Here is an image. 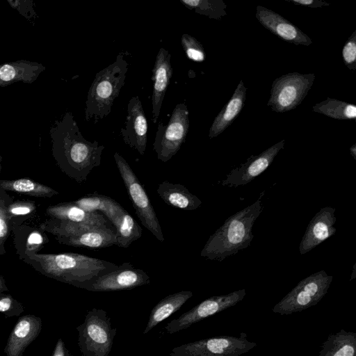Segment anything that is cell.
I'll return each instance as SVG.
<instances>
[{
  "label": "cell",
  "mask_w": 356,
  "mask_h": 356,
  "mask_svg": "<svg viewBox=\"0 0 356 356\" xmlns=\"http://www.w3.org/2000/svg\"><path fill=\"white\" fill-rule=\"evenodd\" d=\"M50 136L60 160L77 181H85L93 168L100 165L105 147L83 136L70 111L55 121Z\"/></svg>",
  "instance_id": "1"
},
{
  "label": "cell",
  "mask_w": 356,
  "mask_h": 356,
  "mask_svg": "<svg viewBox=\"0 0 356 356\" xmlns=\"http://www.w3.org/2000/svg\"><path fill=\"white\" fill-rule=\"evenodd\" d=\"M264 193H261L253 204L227 218L210 236L200 252V256L220 261L247 248L254 237L252 232L254 223L263 211Z\"/></svg>",
  "instance_id": "2"
},
{
  "label": "cell",
  "mask_w": 356,
  "mask_h": 356,
  "mask_svg": "<svg viewBox=\"0 0 356 356\" xmlns=\"http://www.w3.org/2000/svg\"><path fill=\"white\" fill-rule=\"evenodd\" d=\"M129 55L127 51L119 53L115 61L96 74L86 100V121L96 124L111 113L115 99L125 84Z\"/></svg>",
  "instance_id": "3"
},
{
  "label": "cell",
  "mask_w": 356,
  "mask_h": 356,
  "mask_svg": "<svg viewBox=\"0 0 356 356\" xmlns=\"http://www.w3.org/2000/svg\"><path fill=\"white\" fill-rule=\"evenodd\" d=\"M47 276L77 286L118 267L104 259L78 253L35 254Z\"/></svg>",
  "instance_id": "4"
},
{
  "label": "cell",
  "mask_w": 356,
  "mask_h": 356,
  "mask_svg": "<svg viewBox=\"0 0 356 356\" xmlns=\"http://www.w3.org/2000/svg\"><path fill=\"white\" fill-rule=\"evenodd\" d=\"M76 330L78 346L83 356L109 355L116 328L112 327L111 318L104 310L92 309Z\"/></svg>",
  "instance_id": "5"
},
{
  "label": "cell",
  "mask_w": 356,
  "mask_h": 356,
  "mask_svg": "<svg viewBox=\"0 0 356 356\" xmlns=\"http://www.w3.org/2000/svg\"><path fill=\"white\" fill-rule=\"evenodd\" d=\"M333 276L321 270L300 281L272 309L274 313L289 315L316 305L327 293Z\"/></svg>",
  "instance_id": "6"
},
{
  "label": "cell",
  "mask_w": 356,
  "mask_h": 356,
  "mask_svg": "<svg viewBox=\"0 0 356 356\" xmlns=\"http://www.w3.org/2000/svg\"><path fill=\"white\" fill-rule=\"evenodd\" d=\"M113 156L138 218L147 229L159 241L163 242L159 219L143 186L125 159L118 152Z\"/></svg>",
  "instance_id": "7"
},
{
  "label": "cell",
  "mask_w": 356,
  "mask_h": 356,
  "mask_svg": "<svg viewBox=\"0 0 356 356\" xmlns=\"http://www.w3.org/2000/svg\"><path fill=\"white\" fill-rule=\"evenodd\" d=\"M51 230L60 243L69 245L100 249L115 245V230L113 227L57 220L51 224Z\"/></svg>",
  "instance_id": "8"
},
{
  "label": "cell",
  "mask_w": 356,
  "mask_h": 356,
  "mask_svg": "<svg viewBox=\"0 0 356 356\" xmlns=\"http://www.w3.org/2000/svg\"><path fill=\"white\" fill-rule=\"evenodd\" d=\"M315 74L289 72L276 78L272 83L267 106L277 113H285L297 108L311 89Z\"/></svg>",
  "instance_id": "9"
},
{
  "label": "cell",
  "mask_w": 356,
  "mask_h": 356,
  "mask_svg": "<svg viewBox=\"0 0 356 356\" xmlns=\"http://www.w3.org/2000/svg\"><path fill=\"white\" fill-rule=\"evenodd\" d=\"M189 129V112L184 103L177 104L174 108L167 124H158L153 150L157 159L167 162L179 150L184 143Z\"/></svg>",
  "instance_id": "10"
},
{
  "label": "cell",
  "mask_w": 356,
  "mask_h": 356,
  "mask_svg": "<svg viewBox=\"0 0 356 356\" xmlns=\"http://www.w3.org/2000/svg\"><path fill=\"white\" fill-rule=\"evenodd\" d=\"M256 346L244 333L240 337L218 336L175 347L170 356H239Z\"/></svg>",
  "instance_id": "11"
},
{
  "label": "cell",
  "mask_w": 356,
  "mask_h": 356,
  "mask_svg": "<svg viewBox=\"0 0 356 356\" xmlns=\"http://www.w3.org/2000/svg\"><path fill=\"white\" fill-rule=\"evenodd\" d=\"M245 294V289H240L228 294L210 297L172 320L165 325V330L168 334H174L186 329L195 323L234 306L243 299Z\"/></svg>",
  "instance_id": "12"
},
{
  "label": "cell",
  "mask_w": 356,
  "mask_h": 356,
  "mask_svg": "<svg viewBox=\"0 0 356 356\" xmlns=\"http://www.w3.org/2000/svg\"><path fill=\"white\" fill-rule=\"evenodd\" d=\"M150 282L149 275L142 269L125 262L117 268L76 287L95 292L129 290Z\"/></svg>",
  "instance_id": "13"
},
{
  "label": "cell",
  "mask_w": 356,
  "mask_h": 356,
  "mask_svg": "<svg viewBox=\"0 0 356 356\" xmlns=\"http://www.w3.org/2000/svg\"><path fill=\"white\" fill-rule=\"evenodd\" d=\"M284 143L285 140L283 139L258 155L248 158L245 163L232 169L226 178L220 181V184L236 188L252 181L269 167L278 152L283 149Z\"/></svg>",
  "instance_id": "14"
},
{
  "label": "cell",
  "mask_w": 356,
  "mask_h": 356,
  "mask_svg": "<svg viewBox=\"0 0 356 356\" xmlns=\"http://www.w3.org/2000/svg\"><path fill=\"white\" fill-rule=\"evenodd\" d=\"M147 129L142 103L138 96L132 97L127 104V115L120 134L126 145L143 155L147 143Z\"/></svg>",
  "instance_id": "15"
},
{
  "label": "cell",
  "mask_w": 356,
  "mask_h": 356,
  "mask_svg": "<svg viewBox=\"0 0 356 356\" xmlns=\"http://www.w3.org/2000/svg\"><path fill=\"white\" fill-rule=\"evenodd\" d=\"M256 19L267 30L296 45L309 46L312 39L298 27L277 13L261 6L256 7Z\"/></svg>",
  "instance_id": "16"
},
{
  "label": "cell",
  "mask_w": 356,
  "mask_h": 356,
  "mask_svg": "<svg viewBox=\"0 0 356 356\" xmlns=\"http://www.w3.org/2000/svg\"><path fill=\"white\" fill-rule=\"evenodd\" d=\"M337 218L335 208H321L312 218L299 245V251L305 254L333 236Z\"/></svg>",
  "instance_id": "17"
},
{
  "label": "cell",
  "mask_w": 356,
  "mask_h": 356,
  "mask_svg": "<svg viewBox=\"0 0 356 356\" xmlns=\"http://www.w3.org/2000/svg\"><path fill=\"white\" fill-rule=\"evenodd\" d=\"M42 325L39 316L26 314L19 317L6 343V356H23L27 347L39 336Z\"/></svg>",
  "instance_id": "18"
},
{
  "label": "cell",
  "mask_w": 356,
  "mask_h": 356,
  "mask_svg": "<svg viewBox=\"0 0 356 356\" xmlns=\"http://www.w3.org/2000/svg\"><path fill=\"white\" fill-rule=\"evenodd\" d=\"M171 54L164 48H160L156 56L152 79L153 93L152 97V120L156 123L161 111L162 103L172 76Z\"/></svg>",
  "instance_id": "19"
},
{
  "label": "cell",
  "mask_w": 356,
  "mask_h": 356,
  "mask_svg": "<svg viewBox=\"0 0 356 356\" xmlns=\"http://www.w3.org/2000/svg\"><path fill=\"white\" fill-rule=\"evenodd\" d=\"M45 68L40 63L26 60L0 64V87L17 82L32 83Z\"/></svg>",
  "instance_id": "20"
},
{
  "label": "cell",
  "mask_w": 356,
  "mask_h": 356,
  "mask_svg": "<svg viewBox=\"0 0 356 356\" xmlns=\"http://www.w3.org/2000/svg\"><path fill=\"white\" fill-rule=\"evenodd\" d=\"M48 212L56 220L102 227H113L112 223L101 212L87 211L72 202L51 207L48 209Z\"/></svg>",
  "instance_id": "21"
},
{
  "label": "cell",
  "mask_w": 356,
  "mask_h": 356,
  "mask_svg": "<svg viewBox=\"0 0 356 356\" xmlns=\"http://www.w3.org/2000/svg\"><path fill=\"white\" fill-rule=\"evenodd\" d=\"M247 88L242 80L232 97L214 119L209 132L210 139L222 134L241 113L246 97Z\"/></svg>",
  "instance_id": "22"
},
{
  "label": "cell",
  "mask_w": 356,
  "mask_h": 356,
  "mask_svg": "<svg viewBox=\"0 0 356 356\" xmlns=\"http://www.w3.org/2000/svg\"><path fill=\"white\" fill-rule=\"evenodd\" d=\"M156 192L167 204L175 208L192 211L202 204V201L196 195L179 184L163 181L159 184Z\"/></svg>",
  "instance_id": "23"
},
{
  "label": "cell",
  "mask_w": 356,
  "mask_h": 356,
  "mask_svg": "<svg viewBox=\"0 0 356 356\" xmlns=\"http://www.w3.org/2000/svg\"><path fill=\"white\" fill-rule=\"evenodd\" d=\"M190 291H181L163 298L152 309L143 334H147L158 324L179 310L193 296Z\"/></svg>",
  "instance_id": "24"
},
{
  "label": "cell",
  "mask_w": 356,
  "mask_h": 356,
  "mask_svg": "<svg viewBox=\"0 0 356 356\" xmlns=\"http://www.w3.org/2000/svg\"><path fill=\"white\" fill-rule=\"evenodd\" d=\"M319 356H356V333L341 330L321 346Z\"/></svg>",
  "instance_id": "25"
},
{
  "label": "cell",
  "mask_w": 356,
  "mask_h": 356,
  "mask_svg": "<svg viewBox=\"0 0 356 356\" xmlns=\"http://www.w3.org/2000/svg\"><path fill=\"white\" fill-rule=\"evenodd\" d=\"M72 203L87 211L101 212L111 223L124 210L115 200L99 194H89Z\"/></svg>",
  "instance_id": "26"
},
{
  "label": "cell",
  "mask_w": 356,
  "mask_h": 356,
  "mask_svg": "<svg viewBox=\"0 0 356 356\" xmlns=\"http://www.w3.org/2000/svg\"><path fill=\"white\" fill-rule=\"evenodd\" d=\"M115 228V245L128 248L134 241L142 236V228L124 209L112 222Z\"/></svg>",
  "instance_id": "27"
},
{
  "label": "cell",
  "mask_w": 356,
  "mask_h": 356,
  "mask_svg": "<svg viewBox=\"0 0 356 356\" xmlns=\"http://www.w3.org/2000/svg\"><path fill=\"white\" fill-rule=\"evenodd\" d=\"M313 111L337 120H352L356 118V106L343 101L327 97L315 104Z\"/></svg>",
  "instance_id": "28"
},
{
  "label": "cell",
  "mask_w": 356,
  "mask_h": 356,
  "mask_svg": "<svg viewBox=\"0 0 356 356\" xmlns=\"http://www.w3.org/2000/svg\"><path fill=\"white\" fill-rule=\"evenodd\" d=\"M180 2L195 13L205 15L210 19H221L227 15V5L222 0H179Z\"/></svg>",
  "instance_id": "29"
},
{
  "label": "cell",
  "mask_w": 356,
  "mask_h": 356,
  "mask_svg": "<svg viewBox=\"0 0 356 356\" xmlns=\"http://www.w3.org/2000/svg\"><path fill=\"white\" fill-rule=\"evenodd\" d=\"M1 186L7 190L38 197H51L58 193L51 188L26 179L2 181Z\"/></svg>",
  "instance_id": "30"
},
{
  "label": "cell",
  "mask_w": 356,
  "mask_h": 356,
  "mask_svg": "<svg viewBox=\"0 0 356 356\" xmlns=\"http://www.w3.org/2000/svg\"><path fill=\"white\" fill-rule=\"evenodd\" d=\"M181 43L186 56L195 62H203L205 60V52L202 44L194 37L184 33L181 38Z\"/></svg>",
  "instance_id": "31"
},
{
  "label": "cell",
  "mask_w": 356,
  "mask_h": 356,
  "mask_svg": "<svg viewBox=\"0 0 356 356\" xmlns=\"http://www.w3.org/2000/svg\"><path fill=\"white\" fill-rule=\"evenodd\" d=\"M24 312L21 302L13 298L10 295L0 294V313L6 317L20 316Z\"/></svg>",
  "instance_id": "32"
},
{
  "label": "cell",
  "mask_w": 356,
  "mask_h": 356,
  "mask_svg": "<svg viewBox=\"0 0 356 356\" xmlns=\"http://www.w3.org/2000/svg\"><path fill=\"white\" fill-rule=\"evenodd\" d=\"M342 58L346 66L351 70L356 69V30L348 38L342 49Z\"/></svg>",
  "instance_id": "33"
},
{
  "label": "cell",
  "mask_w": 356,
  "mask_h": 356,
  "mask_svg": "<svg viewBox=\"0 0 356 356\" xmlns=\"http://www.w3.org/2000/svg\"><path fill=\"white\" fill-rule=\"evenodd\" d=\"M8 2L27 19L31 20V19L36 17L37 15L33 8L32 1H8Z\"/></svg>",
  "instance_id": "34"
},
{
  "label": "cell",
  "mask_w": 356,
  "mask_h": 356,
  "mask_svg": "<svg viewBox=\"0 0 356 356\" xmlns=\"http://www.w3.org/2000/svg\"><path fill=\"white\" fill-rule=\"evenodd\" d=\"M51 356H74L66 348L62 339H58Z\"/></svg>",
  "instance_id": "35"
},
{
  "label": "cell",
  "mask_w": 356,
  "mask_h": 356,
  "mask_svg": "<svg viewBox=\"0 0 356 356\" xmlns=\"http://www.w3.org/2000/svg\"><path fill=\"white\" fill-rule=\"evenodd\" d=\"M289 1L310 8H322L324 6H329V3L319 0H289Z\"/></svg>",
  "instance_id": "36"
},
{
  "label": "cell",
  "mask_w": 356,
  "mask_h": 356,
  "mask_svg": "<svg viewBox=\"0 0 356 356\" xmlns=\"http://www.w3.org/2000/svg\"><path fill=\"white\" fill-rule=\"evenodd\" d=\"M8 227L6 221V214L0 207V241L4 239L7 235Z\"/></svg>",
  "instance_id": "37"
},
{
  "label": "cell",
  "mask_w": 356,
  "mask_h": 356,
  "mask_svg": "<svg viewBox=\"0 0 356 356\" xmlns=\"http://www.w3.org/2000/svg\"><path fill=\"white\" fill-rule=\"evenodd\" d=\"M43 241L42 236L37 232L31 233L27 240L28 244L30 245H38Z\"/></svg>",
  "instance_id": "38"
},
{
  "label": "cell",
  "mask_w": 356,
  "mask_h": 356,
  "mask_svg": "<svg viewBox=\"0 0 356 356\" xmlns=\"http://www.w3.org/2000/svg\"><path fill=\"white\" fill-rule=\"evenodd\" d=\"M32 209L31 207L26 206H16L11 208L10 211L14 215H26L29 213Z\"/></svg>",
  "instance_id": "39"
},
{
  "label": "cell",
  "mask_w": 356,
  "mask_h": 356,
  "mask_svg": "<svg viewBox=\"0 0 356 356\" xmlns=\"http://www.w3.org/2000/svg\"><path fill=\"white\" fill-rule=\"evenodd\" d=\"M5 291H8V289L6 286L4 280L0 276V294H1Z\"/></svg>",
  "instance_id": "40"
},
{
  "label": "cell",
  "mask_w": 356,
  "mask_h": 356,
  "mask_svg": "<svg viewBox=\"0 0 356 356\" xmlns=\"http://www.w3.org/2000/svg\"><path fill=\"white\" fill-rule=\"evenodd\" d=\"M350 151L353 158L356 159V144H354L350 147Z\"/></svg>",
  "instance_id": "41"
},
{
  "label": "cell",
  "mask_w": 356,
  "mask_h": 356,
  "mask_svg": "<svg viewBox=\"0 0 356 356\" xmlns=\"http://www.w3.org/2000/svg\"><path fill=\"white\" fill-rule=\"evenodd\" d=\"M355 266H356V265H355H355H354V266H353V273H352V275H351L352 276H351V277H350V280H353V279H354V278L355 277V275H356V274H355Z\"/></svg>",
  "instance_id": "42"
},
{
  "label": "cell",
  "mask_w": 356,
  "mask_h": 356,
  "mask_svg": "<svg viewBox=\"0 0 356 356\" xmlns=\"http://www.w3.org/2000/svg\"><path fill=\"white\" fill-rule=\"evenodd\" d=\"M1 156H0V161H1Z\"/></svg>",
  "instance_id": "43"
}]
</instances>
